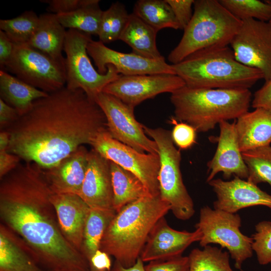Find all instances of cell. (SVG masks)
<instances>
[{"mask_svg":"<svg viewBox=\"0 0 271 271\" xmlns=\"http://www.w3.org/2000/svg\"><path fill=\"white\" fill-rule=\"evenodd\" d=\"M99 3V0H89L85 6L75 11L56 15L65 28L78 30L91 36L98 35L103 13Z\"/></svg>","mask_w":271,"mask_h":271,"instance_id":"cell-30","label":"cell"},{"mask_svg":"<svg viewBox=\"0 0 271 271\" xmlns=\"http://www.w3.org/2000/svg\"><path fill=\"white\" fill-rule=\"evenodd\" d=\"M87 51L93 60L97 71L101 74L106 73L108 65L113 66L122 75L176 74L172 65L167 63L165 59H152L133 52H118L99 41L90 40L87 46Z\"/></svg>","mask_w":271,"mask_h":271,"instance_id":"cell-15","label":"cell"},{"mask_svg":"<svg viewBox=\"0 0 271 271\" xmlns=\"http://www.w3.org/2000/svg\"><path fill=\"white\" fill-rule=\"evenodd\" d=\"M49 93L25 82L5 71H0L1 98L17 110L20 116L26 113L34 101Z\"/></svg>","mask_w":271,"mask_h":271,"instance_id":"cell-27","label":"cell"},{"mask_svg":"<svg viewBox=\"0 0 271 271\" xmlns=\"http://www.w3.org/2000/svg\"><path fill=\"white\" fill-rule=\"evenodd\" d=\"M208 184L216 194L213 208L231 213L243 208L264 206L271 209V195L256 185L234 176L230 181L213 179Z\"/></svg>","mask_w":271,"mask_h":271,"instance_id":"cell-17","label":"cell"},{"mask_svg":"<svg viewBox=\"0 0 271 271\" xmlns=\"http://www.w3.org/2000/svg\"><path fill=\"white\" fill-rule=\"evenodd\" d=\"M157 33L132 13L129 14L119 40L127 44L136 54L152 59H164L157 47Z\"/></svg>","mask_w":271,"mask_h":271,"instance_id":"cell-25","label":"cell"},{"mask_svg":"<svg viewBox=\"0 0 271 271\" xmlns=\"http://www.w3.org/2000/svg\"><path fill=\"white\" fill-rule=\"evenodd\" d=\"M251 235L252 248L260 265L271 264V221L263 220L255 226Z\"/></svg>","mask_w":271,"mask_h":271,"instance_id":"cell-36","label":"cell"},{"mask_svg":"<svg viewBox=\"0 0 271 271\" xmlns=\"http://www.w3.org/2000/svg\"><path fill=\"white\" fill-rule=\"evenodd\" d=\"M90 271H111L110 255L101 249L97 250L89 261Z\"/></svg>","mask_w":271,"mask_h":271,"instance_id":"cell-42","label":"cell"},{"mask_svg":"<svg viewBox=\"0 0 271 271\" xmlns=\"http://www.w3.org/2000/svg\"><path fill=\"white\" fill-rule=\"evenodd\" d=\"M170 122L174 125L171 131L172 139L180 149H188L196 143L197 131L193 126L183 122L178 123L175 118H172Z\"/></svg>","mask_w":271,"mask_h":271,"instance_id":"cell-37","label":"cell"},{"mask_svg":"<svg viewBox=\"0 0 271 271\" xmlns=\"http://www.w3.org/2000/svg\"><path fill=\"white\" fill-rule=\"evenodd\" d=\"M107 129L105 116L82 90L66 86L34 101L6 130L7 151L44 170L57 165L79 147L91 144Z\"/></svg>","mask_w":271,"mask_h":271,"instance_id":"cell-1","label":"cell"},{"mask_svg":"<svg viewBox=\"0 0 271 271\" xmlns=\"http://www.w3.org/2000/svg\"><path fill=\"white\" fill-rule=\"evenodd\" d=\"M89 0H42L48 5L47 11L55 14L72 12L85 6Z\"/></svg>","mask_w":271,"mask_h":271,"instance_id":"cell-40","label":"cell"},{"mask_svg":"<svg viewBox=\"0 0 271 271\" xmlns=\"http://www.w3.org/2000/svg\"><path fill=\"white\" fill-rule=\"evenodd\" d=\"M56 14L48 13L39 16V22L32 37L27 44L65 65L62 55L66 35Z\"/></svg>","mask_w":271,"mask_h":271,"instance_id":"cell-24","label":"cell"},{"mask_svg":"<svg viewBox=\"0 0 271 271\" xmlns=\"http://www.w3.org/2000/svg\"><path fill=\"white\" fill-rule=\"evenodd\" d=\"M133 13L158 32L164 28L180 29L166 0H139L134 4Z\"/></svg>","mask_w":271,"mask_h":271,"instance_id":"cell-29","label":"cell"},{"mask_svg":"<svg viewBox=\"0 0 271 271\" xmlns=\"http://www.w3.org/2000/svg\"><path fill=\"white\" fill-rule=\"evenodd\" d=\"M113 208L116 213L126 205L152 196L143 182L132 173L110 161Z\"/></svg>","mask_w":271,"mask_h":271,"instance_id":"cell-26","label":"cell"},{"mask_svg":"<svg viewBox=\"0 0 271 271\" xmlns=\"http://www.w3.org/2000/svg\"><path fill=\"white\" fill-rule=\"evenodd\" d=\"M95 101L105 116L107 129L113 139L139 152L158 154L156 143L148 137L143 124L136 119L134 108L103 92L97 95Z\"/></svg>","mask_w":271,"mask_h":271,"instance_id":"cell-12","label":"cell"},{"mask_svg":"<svg viewBox=\"0 0 271 271\" xmlns=\"http://www.w3.org/2000/svg\"><path fill=\"white\" fill-rule=\"evenodd\" d=\"M219 126L217 147L213 157L207 163V182L213 180L219 172L223 173L225 179H229L232 175L247 179L248 169L239 149L235 122L230 123L222 121Z\"/></svg>","mask_w":271,"mask_h":271,"instance_id":"cell-18","label":"cell"},{"mask_svg":"<svg viewBox=\"0 0 271 271\" xmlns=\"http://www.w3.org/2000/svg\"><path fill=\"white\" fill-rule=\"evenodd\" d=\"M230 254L222 248L207 245L193 249L189 255V271H236L230 264Z\"/></svg>","mask_w":271,"mask_h":271,"instance_id":"cell-31","label":"cell"},{"mask_svg":"<svg viewBox=\"0 0 271 271\" xmlns=\"http://www.w3.org/2000/svg\"><path fill=\"white\" fill-rule=\"evenodd\" d=\"M91 36L76 30H67L63 49L66 54L65 86L70 89H80L95 100L104 88L120 74L110 65L107 66L105 74H101L95 69L87 51Z\"/></svg>","mask_w":271,"mask_h":271,"instance_id":"cell-9","label":"cell"},{"mask_svg":"<svg viewBox=\"0 0 271 271\" xmlns=\"http://www.w3.org/2000/svg\"><path fill=\"white\" fill-rule=\"evenodd\" d=\"M89 153L85 146H81L55 166L45 170L54 194H79L87 169Z\"/></svg>","mask_w":271,"mask_h":271,"instance_id":"cell-21","label":"cell"},{"mask_svg":"<svg viewBox=\"0 0 271 271\" xmlns=\"http://www.w3.org/2000/svg\"><path fill=\"white\" fill-rule=\"evenodd\" d=\"M230 46L237 61L260 71L265 82L271 79V22L242 21Z\"/></svg>","mask_w":271,"mask_h":271,"instance_id":"cell-13","label":"cell"},{"mask_svg":"<svg viewBox=\"0 0 271 271\" xmlns=\"http://www.w3.org/2000/svg\"><path fill=\"white\" fill-rule=\"evenodd\" d=\"M21 160L18 156L7 151H0V179L14 170Z\"/></svg>","mask_w":271,"mask_h":271,"instance_id":"cell-43","label":"cell"},{"mask_svg":"<svg viewBox=\"0 0 271 271\" xmlns=\"http://www.w3.org/2000/svg\"><path fill=\"white\" fill-rule=\"evenodd\" d=\"M251 106L254 108L271 109V79L265 82L263 86L255 92Z\"/></svg>","mask_w":271,"mask_h":271,"instance_id":"cell-41","label":"cell"},{"mask_svg":"<svg viewBox=\"0 0 271 271\" xmlns=\"http://www.w3.org/2000/svg\"><path fill=\"white\" fill-rule=\"evenodd\" d=\"M54 194L45 170L20 164L1 179L0 218L51 271H90L89 262L63 235L51 201Z\"/></svg>","mask_w":271,"mask_h":271,"instance_id":"cell-2","label":"cell"},{"mask_svg":"<svg viewBox=\"0 0 271 271\" xmlns=\"http://www.w3.org/2000/svg\"><path fill=\"white\" fill-rule=\"evenodd\" d=\"M146 271H189L188 256H181L166 260L150 261L145 265Z\"/></svg>","mask_w":271,"mask_h":271,"instance_id":"cell-39","label":"cell"},{"mask_svg":"<svg viewBox=\"0 0 271 271\" xmlns=\"http://www.w3.org/2000/svg\"><path fill=\"white\" fill-rule=\"evenodd\" d=\"M0 271H51L42 268L30 248L2 223L0 224Z\"/></svg>","mask_w":271,"mask_h":271,"instance_id":"cell-23","label":"cell"},{"mask_svg":"<svg viewBox=\"0 0 271 271\" xmlns=\"http://www.w3.org/2000/svg\"><path fill=\"white\" fill-rule=\"evenodd\" d=\"M5 69L25 82L50 93L65 87V65L27 44L15 45Z\"/></svg>","mask_w":271,"mask_h":271,"instance_id":"cell-10","label":"cell"},{"mask_svg":"<svg viewBox=\"0 0 271 271\" xmlns=\"http://www.w3.org/2000/svg\"><path fill=\"white\" fill-rule=\"evenodd\" d=\"M172 65L190 87L249 89L263 79L260 71L237 61L228 46L196 52Z\"/></svg>","mask_w":271,"mask_h":271,"instance_id":"cell-5","label":"cell"},{"mask_svg":"<svg viewBox=\"0 0 271 271\" xmlns=\"http://www.w3.org/2000/svg\"><path fill=\"white\" fill-rule=\"evenodd\" d=\"M114 210L90 208L84 226L81 253L88 262L94 253L100 249L104 233L116 214Z\"/></svg>","mask_w":271,"mask_h":271,"instance_id":"cell-28","label":"cell"},{"mask_svg":"<svg viewBox=\"0 0 271 271\" xmlns=\"http://www.w3.org/2000/svg\"><path fill=\"white\" fill-rule=\"evenodd\" d=\"M271 22V21H270Z\"/></svg>","mask_w":271,"mask_h":271,"instance_id":"cell-48","label":"cell"},{"mask_svg":"<svg viewBox=\"0 0 271 271\" xmlns=\"http://www.w3.org/2000/svg\"><path fill=\"white\" fill-rule=\"evenodd\" d=\"M220 3L240 21L253 19L271 21V1L259 0H219Z\"/></svg>","mask_w":271,"mask_h":271,"instance_id":"cell-35","label":"cell"},{"mask_svg":"<svg viewBox=\"0 0 271 271\" xmlns=\"http://www.w3.org/2000/svg\"><path fill=\"white\" fill-rule=\"evenodd\" d=\"M241 219L237 213L211 208L205 206L200 210L199 221L196 229L202 234L199 242L201 247L217 244L226 248L234 260V266L241 269L243 263L253 254L251 237L240 230Z\"/></svg>","mask_w":271,"mask_h":271,"instance_id":"cell-8","label":"cell"},{"mask_svg":"<svg viewBox=\"0 0 271 271\" xmlns=\"http://www.w3.org/2000/svg\"><path fill=\"white\" fill-rule=\"evenodd\" d=\"M144 262L140 257L133 265L129 267H125L115 260L111 271H146Z\"/></svg>","mask_w":271,"mask_h":271,"instance_id":"cell-46","label":"cell"},{"mask_svg":"<svg viewBox=\"0 0 271 271\" xmlns=\"http://www.w3.org/2000/svg\"><path fill=\"white\" fill-rule=\"evenodd\" d=\"M90 145L105 159L136 175L152 196L160 195L158 154L139 152L113 139L107 129L100 131Z\"/></svg>","mask_w":271,"mask_h":271,"instance_id":"cell-11","label":"cell"},{"mask_svg":"<svg viewBox=\"0 0 271 271\" xmlns=\"http://www.w3.org/2000/svg\"><path fill=\"white\" fill-rule=\"evenodd\" d=\"M235 128L241 152L270 145L271 109L256 108L237 119Z\"/></svg>","mask_w":271,"mask_h":271,"instance_id":"cell-22","label":"cell"},{"mask_svg":"<svg viewBox=\"0 0 271 271\" xmlns=\"http://www.w3.org/2000/svg\"><path fill=\"white\" fill-rule=\"evenodd\" d=\"M20 116L16 109L6 103L0 98V126L1 128L9 127Z\"/></svg>","mask_w":271,"mask_h":271,"instance_id":"cell-45","label":"cell"},{"mask_svg":"<svg viewBox=\"0 0 271 271\" xmlns=\"http://www.w3.org/2000/svg\"><path fill=\"white\" fill-rule=\"evenodd\" d=\"M171 210L159 196H149L131 203L116 213L102 239L100 249L125 267L140 257L157 222Z\"/></svg>","mask_w":271,"mask_h":271,"instance_id":"cell-3","label":"cell"},{"mask_svg":"<svg viewBox=\"0 0 271 271\" xmlns=\"http://www.w3.org/2000/svg\"><path fill=\"white\" fill-rule=\"evenodd\" d=\"M177 75L154 74L122 75L107 84L102 92L112 95L131 107L166 92L172 93L184 86Z\"/></svg>","mask_w":271,"mask_h":271,"instance_id":"cell-14","label":"cell"},{"mask_svg":"<svg viewBox=\"0 0 271 271\" xmlns=\"http://www.w3.org/2000/svg\"><path fill=\"white\" fill-rule=\"evenodd\" d=\"M201 236V232L197 229L193 232L173 229L164 217L151 231L140 257L144 262H150L182 256L185 250L193 242L199 241Z\"/></svg>","mask_w":271,"mask_h":271,"instance_id":"cell-16","label":"cell"},{"mask_svg":"<svg viewBox=\"0 0 271 271\" xmlns=\"http://www.w3.org/2000/svg\"><path fill=\"white\" fill-rule=\"evenodd\" d=\"M15 44L4 32L0 30V66L4 70L11 59L14 49Z\"/></svg>","mask_w":271,"mask_h":271,"instance_id":"cell-44","label":"cell"},{"mask_svg":"<svg viewBox=\"0 0 271 271\" xmlns=\"http://www.w3.org/2000/svg\"><path fill=\"white\" fill-rule=\"evenodd\" d=\"M78 195L90 208L114 210L110 161L92 148Z\"/></svg>","mask_w":271,"mask_h":271,"instance_id":"cell-19","label":"cell"},{"mask_svg":"<svg viewBox=\"0 0 271 271\" xmlns=\"http://www.w3.org/2000/svg\"><path fill=\"white\" fill-rule=\"evenodd\" d=\"M251 96L248 89L185 85L171 93L170 100L177 120L190 124L197 132H205L222 121L237 119L247 112Z\"/></svg>","mask_w":271,"mask_h":271,"instance_id":"cell-4","label":"cell"},{"mask_svg":"<svg viewBox=\"0 0 271 271\" xmlns=\"http://www.w3.org/2000/svg\"><path fill=\"white\" fill-rule=\"evenodd\" d=\"M10 141V133L7 130H2L0 133V151H7Z\"/></svg>","mask_w":271,"mask_h":271,"instance_id":"cell-47","label":"cell"},{"mask_svg":"<svg viewBox=\"0 0 271 271\" xmlns=\"http://www.w3.org/2000/svg\"><path fill=\"white\" fill-rule=\"evenodd\" d=\"M51 201L63 235L81 252L85 224L90 208L76 194H53Z\"/></svg>","mask_w":271,"mask_h":271,"instance_id":"cell-20","label":"cell"},{"mask_svg":"<svg viewBox=\"0 0 271 271\" xmlns=\"http://www.w3.org/2000/svg\"><path fill=\"white\" fill-rule=\"evenodd\" d=\"M129 16L125 6L118 2L112 3L108 9L103 11L98 35L99 41L106 44L119 40Z\"/></svg>","mask_w":271,"mask_h":271,"instance_id":"cell-33","label":"cell"},{"mask_svg":"<svg viewBox=\"0 0 271 271\" xmlns=\"http://www.w3.org/2000/svg\"><path fill=\"white\" fill-rule=\"evenodd\" d=\"M39 16L33 11H26L19 16L0 20V29L15 45L27 44L34 35Z\"/></svg>","mask_w":271,"mask_h":271,"instance_id":"cell-34","label":"cell"},{"mask_svg":"<svg viewBox=\"0 0 271 271\" xmlns=\"http://www.w3.org/2000/svg\"><path fill=\"white\" fill-rule=\"evenodd\" d=\"M192 19L168 59L177 64L190 55L205 49L230 45L242 21L217 0H195Z\"/></svg>","mask_w":271,"mask_h":271,"instance_id":"cell-6","label":"cell"},{"mask_svg":"<svg viewBox=\"0 0 271 271\" xmlns=\"http://www.w3.org/2000/svg\"><path fill=\"white\" fill-rule=\"evenodd\" d=\"M143 128L158 148L160 197L170 205L171 210L177 219L189 220L195 213L194 205L183 181L180 169L181 154L175 146L171 131L144 125Z\"/></svg>","mask_w":271,"mask_h":271,"instance_id":"cell-7","label":"cell"},{"mask_svg":"<svg viewBox=\"0 0 271 271\" xmlns=\"http://www.w3.org/2000/svg\"><path fill=\"white\" fill-rule=\"evenodd\" d=\"M170 6L179 24L180 29L184 30L193 16L194 0H166Z\"/></svg>","mask_w":271,"mask_h":271,"instance_id":"cell-38","label":"cell"},{"mask_svg":"<svg viewBox=\"0 0 271 271\" xmlns=\"http://www.w3.org/2000/svg\"><path fill=\"white\" fill-rule=\"evenodd\" d=\"M242 156L248 169L247 181L256 185L267 183L271 186V146L243 152Z\"/></svg>","mask_w":271,"mask_h":271,"instance_id":"cell-32","label":"cell"}]
</instances>
